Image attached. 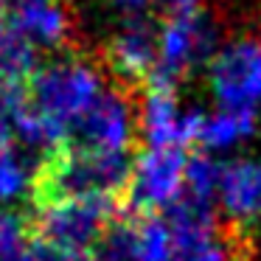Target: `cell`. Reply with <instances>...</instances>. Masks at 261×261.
<instances>
[{
	"mask_svg": "<svg viewBox=\"0 0 261 261\" xmlns=\"http://www.w3.org/2000/svg\"><path fill=\"white\" fill-rule=\"evenodd\" d=\"M135 154H98L62 143L37 163L31 174L34 211L68 199H118L124 197Z\"/></svg>",
	"mask_w": 261,
	"mask_h": 261,
	"instance_id": "obj_1",
	"label": "cell"
},
{
	"mask_svg": "<svg viewBox=\"0 0 261 261\" xmlns=\"http://www.w3.org/2000/svg\"><path fill=\"white\" fill-rule=\"evenodd\" d=\"M113 85L101 62L85 54L65 51L45 59L25 85L29 104L70 135L73 124L93 107L98 96Z\"/></svg>",
	"mask_w": 261,
	"mask_h": 261,
	"instance_id": "obj_2",
	"label": "cell"
},
{
	"mask_svg": "<svg viewBox=\"0 0 261 261\" xmlns=\"http://www.w3.org/2000/svg\"><path fill=\"white\" fill-rule=\"evenodd\" d=\"M222 42V23L208 9L163 17V23H158V68L152 82L180 90L182 82L208 70Z\"/></svg>",
	"mask_w": 261,
	"mask_h": 261,
	"instance_id": "obj_3",
	"label": "cell"
},
{
	"mask_svg": "<svg viewBox=\"0 0 261 261\" xmlns=\"http://www.w3.org/2000/svg\"><path fill=\"white\" fill-rule=\"evenodd\" d=\"M121 216L118 199H68L31 214L37 242L57 253H90Z\"/></svg>",
	"mask_w": 261,
	"mask_h": 261,
	"instance_id": "obj_4",
	"label": "cell"
},
{
	"mask_svg": "<svg viewBox=\"0 0 261 261\" xmlns=\"http://www.w3.org/2000/svg\"><path fill=\"white\" fill-rule=\"evenodd\" d=\"M216 107L261 110V31L247 29L225 37L205 70Z\"/></svg>",
	"mask_w": 261,
	"mask_h": 261,
	"instance_id": "obj_5",
	"label": "cell"
},
{
	"mask_svg": "<svg viewBox=\"0 0 261 261\" xmlns=\"http://www.w3.org/2000/svg\"><path fill=\"white\" fill-rule=\"evenodd\" d=\"M138 138V104L129 90L110 85L73 124L68 143L98 154H132Z\"/></svg>",
	"mask_w": 261,
	"mask_h": 261,
	"instance_id": "obj_6",
	"label": "cell"
},
{
	"mask_svg": "<svg viewBox=\"0 0 261 261\" xmlns=\"http://www.w3.org/2000/svg\"><path fill=\"white\" fill-rule=\"evenodd\" d=\"M186 149H143L132 158V174L121 197V214L149 216L158 208H169L182 194Z\"/></svg>",
	"mask_w": 261,
	"mask_h": 261,
	"instance_id": "obj_7",
	"label": "cell"
},
{
	"mask_svg": "<svg viewBox=\"0 0 261 261\" xmlns=\"http://www.w3.org/2000/svg\"><path fill=\"white\" fill-rule=\"evenodd\" d=\"M202 118V110L182 104L177 87L158 82H149L138 101V132L146 149H186L197 143Z\"/></svg>",
	"mask_w": 261,
	"mask_h": 261,
	"instance_id": "obj_8",
	"label": "cell"
},
{
	"mask_svg": "<svg viewBox=\"0 0 261 261\" xmlns=\"http://www.w3.org/2000/svg\"><path fill=\"white\" fill-rule=\"evenodd\" d=\"M101 68L113 85L146 87L158 68V23L143 17H121L101 48Z\"/></svg>",
	"mask_w": 261,
	"mask_h": 261,
	"instance_id": "obj_9",
	"label": "cell"
},
{
	"mask_svg": "<svg viewBox=\"0 0 261 261\" xmlns=\"http://www.w3.org/2000/svg\"><path fill=\"white\" fill-rule=\"evenodd\" d=\"M6 20L37 54L45 51L51 57L65 54L76 29L65 0H14Z\"/></svg>",
	"mask_w": 261,
	"mask_h": 261,
	"instance_id": "obj_10",
	"label": "cell"
},
{
	"mask_svg": "<svg viewBox=\"0 0 261 261\" xmlns=\"http://www.w3.org/2000/svg\"><path fill=\"white\" fill-rule=\"evenodd\" d=\"M219 202L227 216L225 227L253 233L261 222V163L253 158H236L222 166Z\"/></svg>",
	"mask_w": 261,
	"mask_h": 261,
	"instance_id": "obj_11",
	"label": "cell"
},
{
	"mask_svg": "<svg viewBox=\"0 0 261 261\" xmlns=\"http://www.w3.org/2000/svg\"><path fill=\"white\" fill-rule=\"evenodd\" d=\"M258 135V113L253 110H230V107H216L214 113H205L202 126H199L197 143L202 152H227L242 143L253 141Z\"/></svg>",
	"mask_w": 261,
	"mask_h": 261,
	"instance_id": "obj_12",
	"label": "cell"
},
{
	"mask_svg": "<svg viewBox=\"0 0 261 261\" xmlns=\"http://www.w3.org/2000/svg\"><path fill=\"white\" fill-rule=\"evenodd\" d=\"M40 68V54L0 17V82L9 87H25L34 70Z\"/></svg>",
	"mask_w": 261,
	"mask_h": 261,
	"instance_id": "obj_13",
	"label": "cell"
},
{
	"mask_svg": "<svg viewBox=\"0 0 261 261\" xmlns=\"http://www.w3.org/2000/svg\"><path fill=\"white\" fill-rule=\"evenodd\" d=\"M132 230H135V261H169L174 253L169 225L163 216H132Z\"/></svg>",
	"mask_w": 261,
	"mask_h": 261,
	"instance_id": "obj_14",
	"label": "cell"
},
{
	"mask_svg": "<svg viewBox=\"0 0 261 261\" xmlns=\"http://www.w3.org/2000/svg\"><path fill=\"white\" fill-rule=\"evenodd\" d=\"M222 166L214 154L208 152H194L186 160V177H182V194L199 202L214 205V197L219 194V180H222Z\"/></svg>",
	"mask_w": 261,
	"mask_h": 261,
	"instance_id": "obj_15",
	"label": "cell"
},
{
	"mask_svg": "<svg viewBox=\"0 0 261 261\" xmlns=\"http://www.w3.org/2000/svg\"><path fill=\"white\" fill-rule=\"evenodd\" d=\"M25 188H31V177L17 146H0V202L17 199Z\"/></svg>",
	"mask_w": 261,
	"mask_h": 261,
	"instance_id": "obj_16",
	"label": "cell"
},
{
	"mask_svg": "<svg viewBox=\"0 0 261 261\" xmlns=\"http://www.w3.org/2000/svg\"><path fill=\"white\" fill-rule=\"evenodd\" d=\"M169 261H230V255H227V247L222 244V239H214V242L194 250H174Z\"/></svg>",
	"mask_w": 261,
	"mask_h": 261,
	"instance_id": "obj_17",
	"label": "cell"
},
{
	"mask_svg": "<svg viewBox=\"0 0 261 261\" xmlns=\"http://www.w3.org/2000/svg\"><path fill=\"white\" fill-rule=\"evenodd\" d=\"M152 6L163 12V17H174V14H191L208 9V0H152Z\"/></svg>",
	"mask_w": 261,
	"mask_h": 261,
	"instance_id": "obj_18",
	"label": "cell"
},
{
	"mask_svg": "<svg viewBox=\"0 0 261 261\" xmlns=\"http://www.w3.org/2000/svg\"><path fill=\"white\" fill-rule=\"evenodd\" d=\"M110 6L121 14V17H143L152 6V0H110Z\"/></svg>",
	"mask_w": 261,
	"mask_h": 261,
	"instance_id": "obj_19",
	"label": "cell"
},
{
	"mask_svg": "<svg viewBox=\"0 0 261 261\" xmlns=\"http://www.w3.org/2000/svg\"><path fill=\"white\" fill-rule=\"evenodd\" d=\"M51 261H96V255H90V253H57V250H51Z\"/></svg>",
	"mask_w": 261,
	"mask_h": 261,
	"instance_id": "obj_20",
	"label": "cell"
},
{
	"mask_svg": "<svg viewBox=\"0 0 261 261\" xmlns=\"http://www.w3.org/2000/svg\"><path fill=\"white\" fill-rule=\"evenodd\" d=\"M20 90H25V87H9V85H3V82H0V110H6L9 98L17 96Z\"/></svg>",
	"mask_w": 261,
	"mask_h": 261,
	"instance_id": "obj_21",
	"label": "cell"
},
{
	"mask_svg": "<svg viewBox=\"0 0 261 261\" xmlns=\"http://www.w3.org/2000/svg\"><path fill=\"white\" fill-rule=\"evenodd\" d=\"M12 3L14 0H0V17H6V12L12 9Z\"/></svg>",
	"mask_w": 261,
	"mask_h": 261,
	"instance_id": "obj_22",
	"label": "cell"
}]
</instances>
